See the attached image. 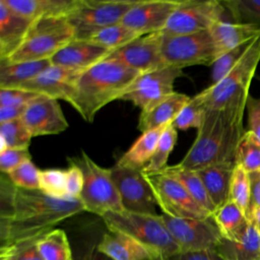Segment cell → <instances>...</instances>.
Segmentation results:
<instances>
[{"mask_svg": "<svg viewBox=\"0 0 260 260\" xmlns=\"http://www.w3.org/2000/svg\"><path fill=\"white\" fill-rule=\"evenodd\" d=\"M40 173L31 159H27L15 168L7 177L13 185L24 190H40Z\"/></svg>", "mask_w": 260, "mask_h": 260, "instance_id": "cell-39", "label": "cell"}, {"mask_svg": "<svg viewBox=\"0 0 260 260\" xmlns=\"http://www.w3.org/2000/svg\"><path fill=\"white\" fill-rule=\"evenodd\" d=\"M224 10L223 3L216 0H181L161 32L188 35L209 30L214 23L222 19Z\"/></svg>", "mask_w": 260, "mask_h": 260, "instance_id": "cell-11", "label": "cell"}, {"mask_svg": "<svg viewBox=\"0 0 260 260\" xmlns=\"http://www.w3.org/2000/svg\"><path fill=\"white\" fill-rule=\"evenodd\" d=\"M222 3L234 21L260 26V0H233Z\"/></svg>", "mask_w": 260, "mask_h": 260, "instance_id": "cell-38", "label": "cell"}, {"mask_svg": "<svg viewBox=\"0 0 260 260\" xmlns=\"http://www.w3.org/2000/svg\"><path fill=\"white\" fill-rule=\"evenodd\" d=\"M249 220H252L253 223L256 225L258 231L260 232V208H255L253 209L248 217Z\"/></svg>", "mask_w": 260, "mask_h": 260, "instance_id": "cell-52", "label": "cell"}, {"mask_svg": "<svg viewBox=\"0 0 260 260\" xmlns=\"http://www.w3.org/2000/svg\"><path fill=\"white\" fill-rule=\"evenodd\" d=\"M260 62V35L255 37L235 67L217 83L202 90L206 108H220L238 93L249 91Z\"/></svg>", "mask_w": 260, "mask_h": 260, "instance_id": "cell-9", "label": "cell"}, {"mask_svg": "<svg viewBox=\"0 0 260 260\" xmlns=\"http://www.w3.org/2000/svg\"><path fill=\"white\" fill-rule=\"evenodd\" d=\"M170 260H224L215 250H205L200 252H188L178 253L174 255Z\"/></svg>", "mask_w": 260, "mask_h": 260, "instance_id": "cell-47", "label": "cell"}, {"mask_svg": "<svg viewBox=\"0 0 260 260\" xmlns=\"http://www.w3.org/2000/svg\"><path fill=\"white\" fill-rule=\"evenodd\" d=\"M235 167L234 162H221L196 171L216 208L229 200Z\"/></svg>", "mask_w": 260, "mask_h": 260, "instance_id": "cell-24", "label": "cell"}, {"mask_svg": "<svg viewBox=\"0 0 260 260\" xmlns=\"http://www.w3.org/2000/svg\"><path fill=\"white\" fill-rule=\"evenodd\" d=\"M28 106H4L0 107V124L21 119Z\"/></svg>", "mask_w": 260, "mask_h": 260, "instance_id": "cell-49", "label": "cell"}, {"mask_svg": "<svg viewBox=\"0 0 260 260\" xmlns=\"http://www.w3.org/2000/svg\"><path fill=\"white\" fill-rule=\"evenodd\" d=\"M80 260H112L110 257L99 251L98 246L88 250Z\"/></svg>", "mask_w": 260, "mask_h": 260, "instance_id": "cell-50", "label": "cell"}, {"mask_svg": "<svg viewBox=\"0 0 260 260\" xmlns=\"http://www.w3.org/2000/svg\"><path fill=\"white\" fill-rule=\"evenodd\" d=\"M27 159H31L28 148H7L0 151L1 173L7 175Z\"/></svg>", "mask_w": 260, "mask_h": 260, "instance_id": "cell-43", "label": "cell"}, {"mask_svg": "<svg viewBox=\"0 0 260 260\" xmlns=\"http://www.w3.org/2000/svg\"><path fill=\"white\" fill-rule=\"evenodd\" d=\"M249 131L260 140V98L256 99L249 95L247 102Z\"/></svg>", "mask_w": 260, "mask_h": 260, "instance_id": "cell-45", "label": "cell"}, {"mask_svg": "<svg viewBox=\"0 0 260 260\" xmlns=\"http://www.w3.org/2000/svg\"><path fill=\"white\" fill-rule=\"evenodd\" d=\"M111 174L124 210L134 213L156 214L157 203L142 170L116 162L111 168Z\"/></svg>", "mask_w": 260, "mask_h": 260, "instance_id": "cell-14", "label": "cell"}, {"mask_svg": "<svg viewBox=\"0 0 260 260\" xmlns=\"http://www.w3.org/2000/svg\"><path fill=\"white\" fill-rule=\"evenodd\" d=\"M14 247L13 245L0 247V260H14Z\"/></svg>", "mask_w": 260, "mask_h": 260, "instance_id": "cell-51", "label": "cell"}, {"mask_svg": "<svg viewBox=\"0 0 260 260\" xmlns=\"http://www.w3.org/2000/svg\"><path fill=\"white\" fill-rule=\"evenodd\" d=\"M167 126L141 133L117 162L125 167L142 170L152 157L159 138Z\"/></svg>", "mask_w": 260, "mask_h": 260, "instance_id": "cell-28", "label": "cell"}, {"mask_svg": "<svg viewBox=\"0 0 260 260\" xmlns=\"http://www.w3.org/2000/svg\"><path fill=\"white\" fill-rule=\"evenodd\" d=\"M138 37H140L138 34L120 22L95 31L87 39V41L112 52L132 42Z\"/></svg>", "mask_w": 260, "mask_h": 260, "instance_id": "cell-32", "label": "cell"}, {"mask_svg": "<svg viewBox=\"0 0 260 260\" xmlns=\"http://www.w3.org/2000/svg\"><path fill=\"white\" fill-rule=\"evenodd\" d=\"M249 95L244 91L220 108H206L193 144L178 164L181 168L198 171L214 164H236Z\"/></svg>", "mask_w": 260, "mask_h": 260, "instance_id": "cell-1", "label": "cell"}, {"mask_svg": "<svg viewBox=\"0 0 260 260\" xmlns=\"http://www.w3.org/2000/svg\"><path fill=\"white\" fill-rule=\"evenodd\" d=\"M102 218L109 231L123 233L142 245L152 260H170L180 253L161 214H142L123 210L108 212Z\"/></svg>", "mask_w": 260, "mask_h": 260, "instance_id": "cell-4", "label": "cell"}, {"mask_svg": "<svg viewBox=\"0 0 260 260\" xmlns=\"http://www.w3.org/2000/svg\"><path fill=\"white\" fill-rule=\"evenodd\" d=\"M209 32L213 40L218 58L222 54L260 35V26L220 19L210 27Z\"/></svg>", "mask_w": 260, "mask_h": 260, "instance_id": "cell-21", "label": "cell"}, {"mask_svg": "<svg viewBox=\"0 0 260 260\" xmlns=\"http://www.w3.org/2000/svg\"><path fill=\"white\" fill-rule=\"evenodd\" d=\"M206 110L204 95L202 91L191 98L186 106L177 116L173 125L178 130H187L189 128H199Z\"/></svg>", "mask_w": 260, "mask_h": 260, "instance_id": "cell-37", "label": "cell"}, {"mask_svg": "<svg viewBox=\"0 0 260 260\" xmlns=\"http://www.w3.org/2000/svg\"><path fill=\"white\" fill-rule=\"evenodd\" d=\"M180 2L181 0H139L121 22L139 36L162 31Z\"/></svg>", "mask_w": 260, "mask_h": 260, "instance_id": "cell-16", "label": "cell"}, {"mask_svg": "<svg viewBox=\"0 0 260 260\" xmlns=\"http://www.w3.org/2000/svg\"><path fill=\"white\" fill-rule=\"evenodd\" d=\"M84 210L80 199L54 198L16 187L9 217L0 219L1 246L37 240L60 221Z\"/></svg>", "mask_w": 260, "mask_h": 260, "instance_id": "cell-2", "label": "cell"}, {"mask_svg": "<svg viewBox=\"0 0 260 260\" xmlns=\"http://www.w3.org/2000/svg\"><path fill=\"white\" fill-rule=\"evenodd\" d=\"M66 171V197L71 199H80L83 189V173L80 168L69 160V167Z\"/></svg>", "mask_w": 260, "mask_h": 260, "instance_id": "cell-44", "label": "cell"}, {"mask_svg": "<svg viewBox=\"0 0 260 260\" xmlns=\"http://www.w3.org/2000/svg\"><path fill=\"white\" fill-rule=\"evenodd\" d=\"M139 0H76L67 14L75 29V39L87 40L95 31L120 23Z\"/></svg>", "mask_w": 260, "mask_h": 260, "instance_id": "cell-7", "label": "cell"}, {"mask_svg": "<svg viewBox=\"0 0 260 260\" xmlns=\"http://www.w3.org/2000/svg\"><path fill=\"white\" fill-rule=\"evenodd\" d=\"M34 22L0 0V60L8 59L21 46Z\"/></svg>", "mask_w": 260, "mask_h": 260, "instance_id": "cell-20", "label": "cell"}, {"mask_svg": "<svg viewBox=\"0 0 260 260\" xmlns=\"http://www.w3.org/2000/svg\"><path fill=\"white\" fill-rule=\"evenodd\" d=\"M161 172L178 180L185 189L189 192L192 198L208 213L212 215L216 207L211 201L203 182L201 181L198 173L193 170L181 168L178 164L174 166H168Z\"/></svg>", "mask_w": 260, "mask_h": 260, "instance_id": "cell-30", "label": "cell"}, {"mask_svg": "<svg viewBox=\"0 0 260 260\" xmlns=\"http://www.w3.org/2000/svg\"><path fill=\"white\" fill-rule=\"evenodd\" d=\"M183 75V70L174 66L165 65L157 69L139 74L128 86L119 100L132 103L145 111L168 95L174 90L176 79Z\"/></svg>", "mask_w": 260, "mask_h": 260, "instance_id": "cell-12", "label": "cell"}, {"mask_svg": "<svg viewBox=\"0 0 260 260\" xmlns=\"http://www.w3.org/2000/svg\"><path fill=\"white\" fill-rule=\"evenodd\" d=\"M161 54L166 65L181 69L193 65H212L217 59L209 30L188 35L162 34Z\"/></svg>", "mask_w": 260, "mask_h": 260, "instance_id": "cell-8", "label": "cell"}, {"mask_svg": "<svg viewBox=\"0 0 260 260\" xmlns=\"http://www.w3.org/2000/svg\"><path fill=\"white\" fill-rule=\"evenodd\" d=\"M177 129L173 123L169 124L162 132L155 151L150 158L149 162L142 169V173L145 175L159 173L168 167L169 156L177 142Z\"/></svg>", "mask_w": 260, "mask_h": 260, "instance_id": "cell-33", "label": "cell"}, {"mask_svg": "<svg viewBox=\"0 0 260 260\" xmlns=\"http://www.w3.org/2000/svg\"><path fill=\"white\" fill-rule=\"evenodd\" d=\"M75 39V29L66 16H49L36 20L21 46L8 58L10 62L50 60Z\"/></svg>", "mask_w": 260, "mask_h": 260, "instance_id": "cell-5", "label": "cell"}, {"mask_svg": "<svg viewBox=\"0 0 260 260\" xmlns=\"http://www.w3.org/2000/svg\"><path fill=\"white\" fill-rule=\"evenodd\" d=\"M52 65L51 60L10 62L0 60V88H18Z\"/></svg>", "mask_w": 260, "mask_h": 260, "instance_id": "cell-27", "label": "cell"}, {"mask_svg": "<svg viewBox=\"0 0 260 260\" xmlns=\"http://www.w3.org/2000/svg\"><path fill=\"white\" fill-rule=\"evenodd\" d=\"M139 74L117 60L106 58L82 71L70 105L91 123L98 112L119 100Z\"/></svg>", "mask_w": 260, "mask_h": 260, "instance_id": "cell-3", "label": "cell"}, {"mask_svg": "<svg viewBox=\"0 0 260 260\" xmlns=\"http://www.w3.org/2000/svg\"><path fill=\"white\" fill-rule=\"evenodd\" d=\"M15 12L36 21L49 16H67L76 0H4Z\"/></svg>", "mask_w": 260, "mask_h": 260, "instance_id": "cell-26", "label": "cell"}, {"mask_svg": "<svg viewBox=\"0 0 260 260\" xmlns=\"http://www.w3.org/2000/svg\"><path fill=\"white\" fill-rule=\"evenodd\" d=\"M161 218L180 249V253L215 250L222 237L212 217L205 219L176 218L161 214Z\"/></svg>", "mask_w": 260, "mask_h": 260, "instance_id": "cell-13", "label": "cell"}, {"mask_svg": "<svg viewBox=\"0 0 260 260\" xmlns=\"http://www.w3.org/2000/svg\"><path fill=\"white\" fill-rule=\"evenodd\" d=\"M82 71L51 65L32 80L18 88L37 92L55 100H64L71 103L77 80Z\"/></svg>", "mask_w": 260, "mask_h": 260, "instance_id": "cell-18", "label": "cell"}, {"mask_svg": "<svg viewBox=\"0 0 260 260\" xmlns=\"http://www.w3.org/2000/svg\"><path fill=\"white\" fill-rule=\"evenodd\" d=\"M37 240L14 244V260H43L38 248Z\"/></svg>", "mask_w": 260, "mask_h": 260, "instance_id": "cell-46", "label": "cell"}, {"mask_svg": "<svg viewBox=\"0 0 260 260\" xmlns=\"http://www.w3.org/2000/svg\"><path fill=\"white\" fill-rule=\"evenodd\" d=\"M41 95L22 88H0V107L28 106Z\"/></svg>", "mask_w": 260, "mask_h": 260, "instance_id": "cell-42", "label": "cell"}, {"mask_svg": "<svg viewBox=\"0 0 260 260\" xmlns=\"http://www.w3.org/2000/svg\"><path fill=\"white\" fill-rule=\"evenodd\" d=\"M161 31L140 36L112 51L107 58L114 59L128 68L145 73L165 66L161 54Z\"/></svg>", "mask_w": 260, "mask_h": 260, "instance_id": "cell-15", "label": "cell"}, {"mask_svg": "<svg viewBox=\"0 0 260 260\" xmlns=\"http://www.w3.org/2000/svg\"><path fill=\"white\" fill-rule=\"evenodd\" d=\"M68 159L76 164L83 173L84 183L80 201L85 211L102 217L108 212L124 210L119 192L112 178L111 169L99 166L83 150L78 156Z\"/></svg>", "mask_w": 260, "mask_h": 260, "instance_id": "cell-6", "label": "cell"}, {"mask_svg": "<svg viewBox=\"0 0 260 260\" xmlns=\"http://www.w3.org/2000/svg\"><path fill=\"white\" fill-rule=\"evenodd\" d=\"M21 120L32 137L59 134L68 128L58 100L46 95L29 104Z\"/></svg>", "mask_w": 260, "mask_h": 260, "instance_id": "cell-17", "label": "cell"}, {"mask_svg": "<svg viewBox=\"0 0 260 260\" xmlns=\"http://www.w3.org/2000/svg\"><path fill=\"white\" fill-rule=\"evenodd\" d=\"M40 190L54 198L66 197V171L49 169L40 173Z\"/></svg>", "mask_w": 260, "mask_h": 260, "instance_id": "cell-40", "label": "cell"}, {"mask_svg": "<svg viewBox=\"0 0 260 260\" xmlns=\"http://www.w3.org/2000/svg\"><path fill=\"white\" fill-rule=\"evenodd\" d=\"M110 53L111 51L87 40L74 39L50 60L52 65L84 71L106 59Z\"/></svg>", "mask_w": 260, "mask_h": 260, "instance_id": "cell-19", "label": "cell"}, {"mask_svg": "<svg viewBox=\"0 0 260 260\" xmlns=\"http://www.w3.org/2000/svg\"><path fill=\"white\" fill-rule=\"evenodd\" d=\"M250 187H251V201H250V212L255 208H260V171L249 173ZM249 217V215H248Z\"/></svg>", "mask_w": 260, "mask_h": 260, "instance_id": "cell-48", "label": "cell"}, {"mask_svg": "<svg viewBox=\"0 0 260 260\" xmlns=\"http://www.w3.org/2000/svg\"><path fill=\"white\" fill-rule=\"evenodd\" d=\"M37 248L43 260H73L67 236L62 230H52L39 238Z\"/></svg>", "mask_w": 260, "mask_h": 260, "instance_id": "cell-31", "label": "cell"}, {"mask_svg": "<svg viewBox=\"0 0 260 260\" xmlns=\"http://www.w3.org/2000/svg\"><path fill=\"white\" fill-rule=\"evenodd\" d=\"M215 251L224 260H260V232L249 220L239 239L230 241L222 238Z\"/></svg>", "mask_w": 260, "mask_h": 260, "instance_id": "cell-23", "label": "cell"}, {"mask_svg": "<svg viewBox=\"0 0 260 260\" xmlns=\"http://www.w3.org/2000/svg\"><path fill=\"white\" fill-rule=\"evenodd\" d=\"M190 99L185 93L174 91L151 108L141 111L137 125L138 129L143 133L173 123Z\"/></svg>", "mask_w": 260, "mask_h": 260, "instance_id": "cell-22", "label": "cell"}, {"mask_svg": "<svg viewBox=\"0 0 260 260\" xmlns=\"http://www.w3.org/2000/svg\"><path fill=\"white\" fill-rule=\"evenodd\" d=\"M1 149L7 148H28L32 138L30 132L21 119L0 124Z\"/></svg>", "mask_w": 260, "mask_h": 260, "instance_id": "cell-35", "label": "cell"}, {"mask_svg": "<svg viewBox=\"0 0 260 260\" xmlns=\"http://www.w3.org/2000/svg\"><path fill=\"white\" fill-rule=\"evenodd\" d=\"M211 217L221 237L230 241L239 239L249 224L246 214L231 200L217 207Z\"/></svg>", "mask_w": 260, "mask_h": 260, "instance_id": "cell-29", "label": "cell"}, {"mask_svg": "<svg viewBox=\"0 0 260 260\" xmlns=\"http://www.w3.org/2000/svg\"><path fill=\"white\" fill-rule=\"evenodd\" d=\"M236 165L248 173L260 171V140L249 130L245 131L239 143Z\"/></svg>", "mask_w": 260, "mask_h": 260, "instance_id": "cell-34", "label": "cell"}, {"mask_svg": "<svg viewBox=\"0 0 260 260\" xmlns=\"http://www.w3.org/2000/svg\"><path fill=\"white\" fill-rule=\"evenodd\" d=\"M251 41L244 43L241 46L222 54L215 60V62L212 64V84L219 82L235 67V65L239 62V60L247 51Z\"/></svg>", "mask_w": 260, "mask_h": 260, "instance_id": "cell-41", "label": "cell"}, {"mask_svg": "<svg viewBox=\"0 0 260 260\" xmlns=\"http://www.w3.org/2000/svg\"><path fill=\"white\" fill-rule=\"evenodd\" d=\"M229 200L233 201L248 217L251 201V187L249 173L236 165L231 181Z\"/></svg>", "mask_w": 260, "mask_h": 260, "instance_id": "cell-36", "label": "cell"}, {"mask_svg": "<svg viewBox=\"0 0 260 260\" xmlns=\"http://www.w3.org/2000/svg\"><path fill=\"white\" fill-rule=\"evenodd\" d=\"M98 249L112 260H152L142 245L120 232L110 231L105 234Z\"/></svg>", "mask_w": 260, "mask_h": 260, "instance_id": "cell-25", "label": "cell"}, {"mask_svg": "<svg viewBox=\"0 0 260 260\" xmlns=\"http://www.w3.org/2000/svg\"><path fill=\"white\" fill-rule=\"evenodd\" d=\"M162 214L176 218L205 219L211 216L175 178L164 172L145 175Z\"/></svg>", "mask_w": 260, "mask_h": 260, "instance_id": "cell-10", "label": "cell"}]
</instances>
